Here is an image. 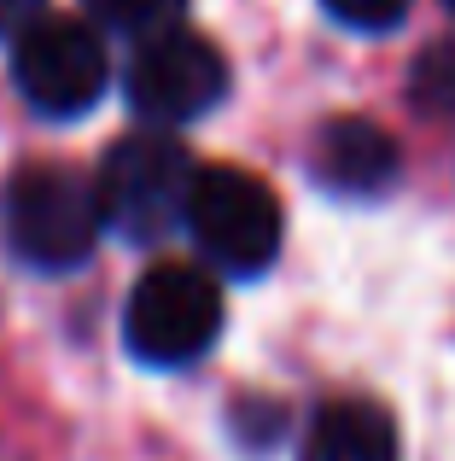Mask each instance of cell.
<instances>
[{
	"label": "cell",
	"instance_id": "cell-1",
	"mask_svg": "<svg viewBox=\"0 0 455 461\" xmlns=\"http://www.w3.org/2000/svg\"><path fill=\"white\" fill-rule=\"evenodd\" d=\"M94 181L65 164H23L0 187V240L35 275H70L100 246Z\"/></svg>",
	"mask_w": 455,
	"mask_h": 461
},
{
	"label": "cell",
	"instance_id": "cell-2",
	"mask_svg": "<svg viewBox=\"0 0 455 461\" xmlns=\"http://www.w3.org/2000/svg\"><path fill=\"white\" fill-rule=\"evenodd\" d=\"M193 152L170 135V129H140L123 135L94 169V204H100V228L123 234L129 246H158L182 228L187 193H193Z\"/></svg>",
	"mask_w": 455,
	"mask_h": 461
},
{
	"label": "cell",
	"instance_id": "cell-3",
	"mask_svg": "<svg viewBox=\"0 0 455 461\" xmlns=\"http://www.w3.org/2000/svg\"><path fill=\"white\" fill-rule=\"evenodd\" d=\"M182 228L193 234L199 258L217 275L257 281L281 258L286 216H281V199H274L269 181H257L251 169H234V164H210L193 176Z\"/></svg>",
	"mask_w": 455,
	"mask_h": 461
},
{
	"label": "cell",
	"instance_id": "cell-4",
	"mask_svg": "<svg viewBox=\"0 0 455 461\" xmlns=\"http://www.w3.org/2000/svg\"><path fill=\"white\" fill-rule=\"evenodd\" d=\"M222 333V286L199 263H158L123 304V345L147 368H187Z\"/></svg>",
	"mask_w": 455,
	"mask_h": 461
},
{
	"label": "cell",
	"instance_id": "cell-5",
	"mask_svg": "<svg viewBox=\"0 0 455 461\" xmlns=\"http://www.w3.org/2000/svg\"><path fill=\"white\" fill-rule=\"evenodd\" d=\"M12 82H18L23 105L35 117L70 123V117H88L105 100L112 59H105V41L94 23L41 12L30 30L12 35Z\"/></svg>",
	"mask_w": 455,
	"mask_h": 461
},
{
	"label": "cell",
	"instance_id": "cell-6",
	"mask_svg": "<svg viewBox=\"0 0 455 461\" xmlns=\"http://www.w3.org/2000/svg\"><path fill=\"white\" fill-rule=\"evenodd\" d=\"M123 94L135 105V117H147L152 129H175L193 117L217 112L228 94V59L210 35L199 30H158L135 47L123 70Z\"/></svg>",
	"mask_w": 455,
	"mask_h": 461
},
{
	"label": "cell",
	"instance_id": "cell-7",
	"mask_svg": "<svg viewBox=\"0 0 455 461\" xmlns=\"http://www.w3.org/2000/svg\"><path fill=\"white\" fill-rule=\"evenodd\" d=\"M309 176L344 199H374L403 176V152L374 117H327L309 140Z\"/></svg>",
	"mask_w": 455,
	"mask_h": 461
},
{
	"label": "cell",
	"instance_id": "cell-8",
	"mask_svg": "<svg viewBox=\"0 0 455 461\" xmlns=\"http://www.w3.org/2000/svg\"><path fill=\"white\" fill-rule=\"evenodd\" d=\"M304 461H403L397 420L374 397H333L309 415Z\"/></svg>",
	"mask_w": 455,
	"mask_h": 461
},
{
	"label": "cell",
	"instance_id": "cell-9",
	"mask_svg": "<svg viewBox=\"0 0 455 461\" xmlns=\"http://www.w3.org/2000/svg\"><path fill=\"white\" fill-rule=\"evenodd\" d=\"M82 6H88V18L100 23V30H117V35L147 41V35L175 30V23H182L187 0H82Z\"/></svg>",
	"mask_w": 455,
	"mask_h": 461
},
{
	"label": "cell",
	"instance_id": "cell-10",
	"mask_svg": "<svg viewBox=\"0 0 455 461\" xmlns=\"http://www.w3.org/2000/svg\"><path fill=\"white\" fill-rule=\"evenodd\" d=\"M409 100L421 105L426 117H450L455 112V47L450 41L426 47V53L415 59V70H409Z\"/></svg>",
	"mask_w": 455,
	"mask_h": 461
},
{
	"label": "cell",
	"instance_id": "cell-11",
	"mask_svg": "<svg viewBox=\"0 0 455 461\" xmlns=\"http://www.w3.org/2000/svg\"><path fill=\"white\" fill-rule=\"evenodd\" d=\"M321 6H327L339 23H351V30L379 35V30H397V23H403L409 0H321Z\"/></svg>",
	"mask_w": 455,
	"mask_h": 461
},
{
	"label": "cell",
	"instance_id": "cell-12",
	"mask_svg": "<svg viewBox=\"0 0 455 461\" xmlns=\"http://www.w3.org/2000/svg\"><path fill=\"white\" fill-rule=\"evenodd\" d=\"M47 0H0V41H12L18 30H30L35 18H41Z\"/></svg>",
	"mask_w": 455,
	"mask_h": 461
},
{
	"label": "cell",
	"instance_id": "cell-13",
	"mask_svg": "<svg viewBox=\"0 0 455 461\" xmlns=\"http://www.w3.org/2000/svg\"><path fill=\"white\" fill-rule=\"evenodd\" d=\"M444 6H450V12H455V0H444Z\"/></svg>",
	"mask_w": 455,
	"mask_h": 461
}]
</instances>
